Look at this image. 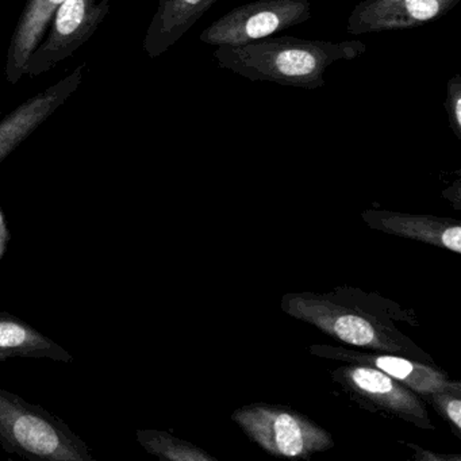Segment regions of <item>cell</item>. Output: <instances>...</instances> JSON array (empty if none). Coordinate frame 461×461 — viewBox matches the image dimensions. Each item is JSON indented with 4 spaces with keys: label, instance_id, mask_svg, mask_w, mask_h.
Segmentation results:
<instances>
[{
    "label": "cell",
    "instance_id": "obj_7",
    "mask_svg": "<svg viewBox=\"0 0 461 461\" xmlns=\"http://www.w3.org/2000/svg\"><path fill=\"white\" fill-rule=\"evenodd\" d=\"M285 312L320 328L341 342L379 350H398L395 342L388 339L371 321L355 310L339 307L326 299H285Z\"/></svg>",
    "mask_w": 461,
    "mask_h": 461
},
{
    "label": "cell",
    "instance_id": "obj_16",
    "mask_svg": "<svg viewBox=\"0 0 461 461\" xmlns=\"http://www.w3.org/2000/svg\"><path fill=\"white\" fill-rule=\"evenodd\" d=\"M445 112L449 121L450 131L461 140V77L455 75L447 80Z\"/></svg>",
    "mask_w": 461,
    "mask_h": 461
},
{
    "label": "cell",
    "instance_id": "obj_19",
    "mask_svg": "<svg viewBox=\"0 0 461 461\" xmlns=\"http://www.w3.org/2000/svg\"><path fill=\"white\" fill-rule=\"evenodd\" d=\"M0 115H2V112H0Z\"/></svg>",
    "mask_w": 461,
    "mask_h": 461
},
{
    "label": "cell",
    "instance_id": "obj_14",
    "mask_svg": "<svg viewBox=\"0 0 461 461\" xmlns=\"http://www.w3.org/2000/svg\"><path fill=\"white\" fill-rule=\"evenodd\" d=\"M356 363L375 366L390 375L402 384L422 396H430L444 391L457 390L458 383L447 379V375L426 364L415 363L409 358L391 355H345Z\"/></svg>",
    "mask_w": 461,
    "mask_h": 461
},
{
    "label": "cell",
    "instance_id": "obj_15",
    "mask_svg": "<svg viewBox=\"0 0 461 461\" xmlns=\"http://www.w3.org/2000/svg\"><path fill=\"white\" fill-rule=\"evenodd\" d=\"M137 441L149 455L156 456L161 460L172 461H201L212 460L203 450L194 445L175 438L166 431L155 429H140L137 430Z\"/></svg>",
    "mask_w": 461,
    "mask_h": 461
},
{
    "label": "cell",
    "instance_id": "obj_2",
    "mask_svg": "<svg viewBox=\"0 0 461 461\" xmlns=\"http://www.w3.org/2000/svg\"><path fill=\"white\" fill-rule=\"evenodd\" d=\"M0 445L5 452L47 461H94L88 445L39 404L0 388Z\"/></svg>",
    "mask_w": 461,
    "mask_h": 461
},
{
    "label": "cell",
    "instance_id": "obj_10",
    "mask_svg": "<svg viewBox=\"0 0 461 461\" xmlns=\"http://www.w3.org/2000/svg\"><path fill=\"white\" fill-rule=\"evenodd\" d=\"M218 0H160L148 26L142 48L150 59L160 58L188 33Z\"/></svg>",
    "mask_w": 461,
    "mask_h": 461
},
{
    "label": "cell",
    "instance_id": "obj_1",
    "mask_svg": "<svg viewBox=\"0 0 461 461\" xmlns=\"http://www.w3.org/2000/svg\"><path fill=\"white\" fill-rule=\"evenodd\" d=\"M366 52L358 40L331 42L293 36L267 37L240 47H220L212 56L220 68L250 82L318 90L325 87V72L339 61H352Z\"/></svg>",
    "mask_w": 461,
    "mask_h": 461
},
{
    "label": "cell",
    "instance_id": "obj_4",
    "mask_svg": "<svg viewBox=\"0 0 461 461\" xmlns=\"http://www.w3.org/2000/svg\"><path fill=\"white\" fill-rule=\"evenodd\" d=\"M310 18V0H255L218 18L199 40L212 47H240L306 23Z\"/></svg>",
    "mask_w": 461,
    "mask_h": 461
},
{
    "label": "cell",
    "instance_id": "obj_12",
    "mask_svg": "<svg viewBox=\"0 0 461 461\" xmlns=\"http://www.w3.org/2000/svg\"><path fill=\"white\" fill-rule=\"evenodd\" d=\"M364 220L380 230L420 240L455 253L461 252V226L458 223L390 212H366Z\"/></svg>",
    "mask_w": 461,
    "mask_h": 461
},
{
    "label": "cell",
    "instance_id": "obj_5",
    "mask_svg": "<svg viewBox=\"0 0 461 461\" xmlns=\"http://www.w3.org/2000/svg\"><path fill=\"white\" fill-rule=\"evenodd\" d=\"M113 0H64L39 47L26 64L25 77L31 79L72 58L98 31L109 15Z\"/></svg>",
    "mask_w": 461,
    "mask_h": 461
},
{
    "label": "cell",
    "instance_id": "obj_9",
    "mask_svg": "<svg viewBox=\"0 0 461 461\" xmlns=\"http://www.w3.org/2000/svg\"><path fill=\"white\" fill-rule=\"evenodd\" d=\"M341 382L355 395L361 396L375 407L388 410L403 420H410L415 425L433 428L428 418V411L414 391L399 383L385 372L356 363L341 369Z\"/></svg>",
    "mask_w": 461,
    "mask_h": 461
},
{
    "label": "cell",
    "instance_id": "obj_13",
    "mask_svg": "<svg viewBox=\"0 0 461 461\" xmlns=\"http://www.w3.org/2000/svg\"><path fill=\"white\" fill-rule=\"evenodd\" d=\"M15 357L50 358L64 364L74 361L68 350L31 323L10 312H0V363Z\"/></svg>",
    "mask_w": 461,
    "mask_h": 461
},
{
    "label": "cell",
    "instance_id": "obj_18",
    "mask_svg": "<svg viewBox=\"0 0 461 461\" xmlns=\"http://www.w3.org/2000/svg\"><path fill=\"white\" fill-rule=\"evenodd\" d=\"M10 236L9 229H7L6 221H5L4 212L0 210V260L4 258L6 252L7 244H9Z\"/></svg>",
    "mask_w": 461,
    "mask_h": 461
},
{
    "label": "cell",
    "instance_id": "obj_11",
    "mask_svg": "<svg viewBox=\"0 0 461 461\" xmlns=\"http://www.w3.org/2000/svg\"><path fill=\"white\" fill-rule=\"evenodd\" d=\"M64 0H28L7 50L5 77L15 86L25 77L26 64L44 39L53 15Z\"/></svg>",
    "mask_w": 461,
    "mask_h": 461
},
{
    "label": "cell",
    "instance_id": "obj_3",
    "mask_svg": "<svg viewBox=\"0 0 461 461\" xmlns=\"http://www.w3.org/2000/svg\"><path fill=\"white\" fill-rule=\"evenodd\" d=\"M233 420L252 441L279 457H309L333 447V439L309 418L279 406H245Z\"/></svg>",
    "mask_w": 461,
    "mask_h": 461
},
{
    "label": "cell",
    "instance_id": "obj_17",
    "mask_svg": "<svg viewBox=\"0 0 461 461\" xmlns=\"http://www.w3.org/2000/svg\"><path fill=\"white\" fill-rule=\"evenodd\" d=\"M434 406L441 407L445 417L455 425L457 430L461 429V401L460 388L457 390L444 391V393L430 395Z\"/></svg>",
    "mask_w": 461,
    "mask_h": 461
},
{
    "label": "cell",
    "instance_id": "obj_6",
    "mask_svg": "<svg viewBox=\"0 0 461 461\" xmlns=\"http://www.w3.org/2000/svg\"><path fill=\"white\" fill-rule=\"evenodd\" d=\"M461 0H363L348 17L353 36L410 31L449 14Z\"/></svg>",
    "mask_w": 461,
    "mask_h": 461
},
{
    "label": "cell",
    "instance_id": "obj_8",
    "mask_svg": "<svg viewBox=\"0 0 461 461\" xmlns=\"http://www.w3.org/2000/svg\"><path fill=\"white\" fill-rule=\"evenodd\" d=\"M85 64L56 85L26 99L0 120V163H4L42 123L47 122L79 88Z\"/></svg>",
    "mask_w": 461,
    "mask_h": 461
}]
</instances>
